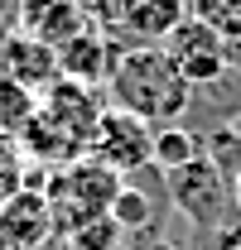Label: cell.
<instances>
[{
  "instance_id": "obj_7",
  "label": "cell",
  "mask_w": 241,
  "mask_h": 250,
  "mask_svg": "<svg viewBox=\"0 0 241 250\" xmlns=\"http://www.w3.org/2000/svg\"><path fill=\"white\" fill-rule=\"evenodd\" d=\"M58 241L44 188H24L10 207H0V250H48Z\"/></svg>"
},
{
  "instance_id": "obj_15",
  "label": "cell",
  "mask_w": 241,
  "mask_h": 250,
  "mask_svg": "<svg viewBox=\"0 0 241 250\" xmlns=\"http://www.w3.org/2000/svg\"><path fill=\"white\" fill-rule=\"evenodd\" d=\"M34 111H39V96L24 92L20 82H10V77L0 72V135L15 140V135L34 121Z\"/></svg>"
},
{
  "instance_id": "obj_10",
  "label": "cell",
  "mask_w": 241,
  "mask_h": 250,
  "mask_svg": "<svg viewBox=\"0 0 241 250\" xmlns=\"http://www.w3.org/2000/svg\"><path fill=\"white\" fill-rule=\"evenodd\" d=\"M82 29H92V24L82 20V10L72 0H20V34L24 39L63 48L68 39H77Z\"/></svg>"
},
{
  "instance_id": "obj_13",
  "label": "cell",
  "mask_w": 241,
  "mask_h": 250,
  "mask_svg": "<svg viewBox=\"0 0 241 250\" xmlns=\"http://www.w3.org/2000/svg\"><path fill=\"white\" fill-rule=\"evenodd\" d=\"M39 183H44V178L29 168V159L20 154V145L0 135V207H10L24 188H39Z\"/></svg>"
},
{
  "instance_id": "obj_12",
  "label": "cell",
  "mask_w": 241,
  "mask_h": 250,
  "mask_svg": "<svg viewBox=\"0 0 241 250\" xmlns=\"http://www.w3.org/2000/svg\"><path fill=\"white\" fill-rule=\"evenodd\" d=\"M48 250H130V231H125V226L106 212V217H92L87 226L68 231V236H63V241H53Z\"/></svg>"
},
{
  "instance_id": "obj_4",
  "label": "cell",
  "mask_w": 241,
  "mask_h": 250,
  "mask_svg": "<svg viewBox=\"0 0 241 250\" xmlns=\"http://www.w3.org/2000/svg\"><path fill=\"white\" fill-rule=\"evenodd\" d=\"M87 159L106 164L120 178L135 173V168H150L154 164V125L135 121L130 111L106 106V116H101V125H96V135H92V145H87Z\"/></svg>"
},
{
  "instance_id": "obj_11",
  "label": "cell",
  "mask_w": 241,
  "mask_h": 250,
  "mask_svg": "<svg viewBox=\"0 0 241 250\" xmlns=\"http://www.w3.org/2000/svg\"><path fill=\"white\" fill-rule=\"evenodd\" d=\"M203 159V140L193 125H159L154 130V168L159 173H174Z\"/></svg>"
},
{
  "instance_id": "obj_8",
  "label": "cell",
  "mask_w": 241,
  "mask_h": 250,
  "mask_svg": "<svg viewBox=\"0 0 241 250\" xmlns=\"http://www.w3.org/2000/svg\"><path fill=\"white\" fill-rule=\"evenodd\" d=\"M188 20V0H120L116 39L130 43H164Z\"/></svg>"
},
{
  "instance_id": "obj_9",
  "label": "cell",
  "mask_w": 241,
  "mask_h": 250,
  "mask_svg": "<svg viewBox=\"0 0 241 250\" xmlns=\"http://www.w3.org/2000/svg\"><path fill=\"white\" fill-rule=\"evenodd\" d=\"M0 72H5L10 82H20L24 92L44 96L53 82H58V53H53L48 43L24 39V34L15 29L5 43H0Z\"/></svg>"
},
{
  "instance_id": "obj_3",
  "label": "cell",
  "mask_w": 241,
  "mask_h": 250,
  "mask_svg": "<svg viewBox=\"0 0 241 250\" xmlns=\"http://www.w3.org/2000/svg\"><path fill=\"white\" fill-rule=\"evenodd\" d=\"M106 92L101 87H82V82H68V77H58L48 92L39 96V121L53 125L63 140H72L82 154H87L92 135H96V125H101V116H106Z\"/></svg>"
},
{
  "instance_id": "obj_1",
  "label": "cell",
  "mask_w": 241,
  "mask_h": 250,
  "mask_svg": "<svg viewBox=\"0 0 241 250\" xmlns=\"http://www.w3.org/2000/svg\"><path fill=\"white\" fill-rule=\"evenodd\" d=\"M106 101L159 130V125H183L193 87L183 82L164 43H135V48H120L116 67L106 77Z\"/></svg>"
},
{
  "instance_id": "obj_16",
  "label": "cell",
  "mask_w": 241,
  "mask_h": 250,
  "mask_svg": "<svg viewBox=\"0 0 241 250\" xmlns=\"http://www.w3.org/2000/svg\"><path fill=\"white\" fill-rule=\"evenodd\" d=\"M188 15L203 20L217 39L241 43V0H188Z\"/></svg>"
},
{
  "instance_id": "obj_6",
  "label": "cell",
  "mask_w": 241,
  "mask_h": 250,
  "mask_svg": "<svg viewBox=\"0 0 241 250\" xmlns=\"http://www.w3.org/2000/svg\"><path fill=\"white\" fill-rule=\"evenodd\" d=\"M120 48H125V43H120L116 34L82 29L77 39H68L63 48H53V53H58V77L82 82V87H101V92H106V77H111V67H116ZM130 48H135V43H130Z\"/></svg>"
},
{
  "instance_id": "obj_2",
  "label": "cell",
  "mask_w": 241,
  "mask_h": 250,
  "mask_svg": "<svg viewBox=\"0 0 241 250\" xmlns=\"http://www.w3.org/2000/svg\"><path fill=\"white\" fill-rule=\"evenodd\" d=\"M39 188L48 197L53 231H58V241H63L68 231H77L92 217H106L111 212V202H116V192H120V173H111L106 164H96V159L82 154V159H72V164H63V168H53Z\"/></svg>"
},
{
  "instance_id": "obj_19",
  "label": "cell",
  "mask_w": 241,
  "mask_h": 250,
  "mask_svg": "<svg viewBox=\"0 0 241 250\" xmlns=\"http://www.w3.org/2000/svg\"><path fill=\"white\" fill-rule=\"evenodd\" d=\"M232 192H237V207H241V173L232 178Z\"/></svg>"
},
{
  "instance_id": "obj_14",
  "label": "cell",
  "mask_w": 241,
  "mask_h": 250,
  "mask_svg": "<svg viewBox=\"0 0 241 250\" xmlns=\"http://www.w3.org/2000/svg\"><path fill=\"white\" fill-rule=\"evenodd\" d=\"M198 140H203V159L232 183L241 173V130L237 125H217V130H203Z\"/></svg>"
},
{
  "instance_id": "obj_5",
  "label": "cell",
  "mask_w": 241,
  "mask_h": 250,
  "mask_svg": "<svg viewBox=\"0 0 241 250\" xmlns=\"http://www.w3.org/2000/svg\"><path fill=\"white\" fill-rule=\"evenodd\" d=\"M164 53L174 58V67L183 72V82L198 92V87H217L227 72H232V53H227V39L203 24V20H183L179 29L164 39Z\"/></svg>"
},
{
  "instance_id": "obj_18",
  "label": "cell",
  "mask_w": 241,
  "mask_h": 250,
  "mask_svg": "<svg viewBox=\"0 0 241 250\" xmlns=\"http://www.w3.org/2000/svg\"><path fill=\"white\" fill-rule=\"evenodd\" d=\"M130 250H188V246L169 241L164 231H145V236H130Z\"/></svg>"
},
{
  "instance_id": "obj_17",
  "label": "cell",
  "mask_w": 241,
  "mask_h": 250,
  "mask_svg": "<svg viewBox=\"0 0 241 250\" xmlns=\"http://www.w3.org/2000/svg\"><path fill=\"white\" fill-rule=\"evenodd\" d=\"M77 10H82V20H87L92 29L101 34H116V20H120V0H72Z\"/></svg>"
}]
</instances>
